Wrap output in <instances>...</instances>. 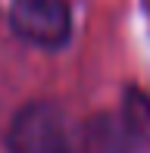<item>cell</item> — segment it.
I'll use <instances>...</instances> for the list:
<instances>
[{"instance_id":"4","label":"cell","mask_w":150,"mask_h":153,"mask_svg":"<svg viewBox=\"0 0 150 153\" xmlns=\"http://www.w3.org/2000/svg\"><path fill=\"white\" fill-rule=\"evenodd\" d=\"M122 125H125L128 137L150 141V100L144 94H138V91L125 94V119H122Z\"/></svg>"},{"instance_id":"3","label":"cell","mask_w":150,"mask_h":153,"mask_svg":"<svg viewBox=\"0 0 150 153\" xmlns=\"http://www.w3.org/2000/svg\"><path fill=\"white\" fill-rule=\"evenodd\" d=\"M125 141H128L125 125L103 116V119H94L85 125L81 153H125Z\"/></svg>"},{"instance_id":"1","label":"cell","mask_w":150,"mask_h":153,"mask_svg":"<svg viewBox=\"0 0 150 153\" xmlns=\"http://www.w3.org/2000/svg\"><path fill=\"white\" fill-rule=\"evenodd\" d=\"M10 153H78L66 116L53 103H25L6 128Z\"/></svg>"},{"instance_id":"2","label":"cell","mask_w":150,"mask_h":153,"mask_svg":"<svg viewBox=\"0 0 150 153\" xmlns=\"http://www.w3.org/2000/svg\"><path fill=\"white\" fill-rule=\"evenodd\" d=\"M10 28L22 41L44 50H56L72 34V13L66 0H13Z\"/></svg>"}]
</instances>
